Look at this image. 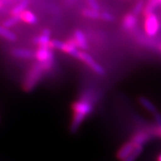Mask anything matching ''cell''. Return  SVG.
Listing matches in <instances>:
<instances>
[{
    "label": "cell",
    "instance_id": "cell-14",
    "mask_svg": "<svg viewBox=\"0 0 161 161\" xmlns=\"http://www.w3.org/2000/svg\"><path fill=\"white\" fill-rule=\"evenodd\" d=\"M139 102H140V104L147 111L150 112L151 114H154L155 113L158 112L156 107L153 104V103L151 101L148 100V98H146V97L141 96V97L139 98Z\"/></svg>",
    "mask_w": 161,
    "mask_h": 161
},
{
    "label": "cell",
    "instance_id": "cell-19",
    "mask_svg": "<svg viewBox=\"0 0 161 161\" xmlns=\"http://www.w3.org/2000/svg\"><path fill=\"white\" fill-rule=\"evenodd\" d=\"M82 14H83L84 17L91 18V19H98V18H100L101 14L99 11L90 8L84 9L83 11H82Z\"/></svg>",
    "mask_w": 161,
    "mask_h": 161
},
{
    "label": "cell",
    "instance_id": "cell-2",
    "mask_svg": "<svg viewBox=\"0 0 161 161\" xmlns=\"http://www.w3.org/2000/svg\"><path fill=\"white\" fill-rule=\"evenodd\" d=\"M51 46H40L35 54V57L38 62L43 66V69L49 70L53 66L54 55L51 50Z\"/></svg>",
    "mask_w": 161,
    "mask_h": 161
},
{
    "label": "cell",
    "instance_id": "cell-22",
    "mask_svg": "<svg viewBox=\"0 0 161 161\" xmlns=\"http://www.w3.org/2000/svg\"><path fill=\"white\" fill-rule=\"evenodd\" d=\"M100 18H102V19L106 22H113L114 20V16H113L110 13H109V12L107 11H104L102 12V13H101Z\"/></svg>",
    "mask_w": 161,
    "mask_h": 161
},
{
    "label": "cell",
    "instance_id": "cell-11",
    "mask_svg": "<svg viewBox=\"0 0 161 161\" xmlns=\"http://www.w3.org/2000/svg\"><path fill=\"white\" fill-rule=\"evenodd\" d=\"M134 148V145L131 142H127L119 150V152H117V158L120 160H123L125 158H127L131 153Z\"/></svg>",
    "mask_w": 161,
    "mask_h": 161
},
{
    "label": "cell",
    "instance_id": "cell-8",
    "mask_svg": "<svg viewBox=\"0 0 161 161\" xmlns=\"http://www.w3.org/2000/svg\"><path fill=\"white\" fill-rule=\"evenodd\" d=\"M50 36L51 32L49 29H44L42 34L34 39V43H37L39 46H50Z\"/></svg>",
    "mask_w": 161,
    "mask_h": 161
},
{
    "label": "cell",
    "instance_id": "cell-12",
    "mask_svg": "<svg viewBox=\"0 0 161 161\" xmlns=\"http://www.w3.org/2000/svg\"><path fill=\"white\" fill-rule=\"evenodd\" d=\"M12 55L17 58H22V59H30L35 56V53L28 49H15L12 50Z\"/></svg>",
    "mask_w": 161,
    "mask_h": 161
},
{
    "label": "cell",
    "instance_id": "cell-3",
    "mask_svg": "<svg viewBox=\"0 0 161 161\" xmlns=\"http://www.w3.org/2000/svg\"><path fill=\"white\" fill-rule=\"evenodd\" d=\"M160 27V22H159L158 16L155 14L152 13L146 16L144 28L147 35L149 36V37L155 36L158 33Z\"/></svg>",
    "mask_w": 161,
    "mask_h": 161
},
{
    "label": "cell",
    "instance_id": "cell-4",
    "mask_svg": "<svg viewBox=\"0 0 161 161\" xmlns=\"http://www.w3.org/2000/svg\"><path fill=\"white\" fill-rule=\"evenodd\" d=\"M72 110L74 111V115L85 119L86 116L92 111L93 107L90 102L80 99L72 104Z\"/></svg>",
    "mask_w": 161,
    "mask_h": 161
},
{
    "label": "cell",
    "instance_id": "cell-1",
    "mask_svg": "<svg viewBox=\"0 0 161 161\" xmlns=\"http://www.w3.org/2000/svg\"><path fill=\"white\" fill-rule=\"evenodd\" d=\"M45 69L39 62L32 66L30 71L26 76V78L23 84V89L26 92H31L35 88L37 84L39 83L42 78Z\"/></svg>",
    "mask_w": 161,
    "mask_h": 161
},
{
    "label": "cell",
    "instance_id": "cell-9",
    "mask_svg": "<svg viewBox=\"0 0 161 161\" xmlns=\"http://www.w3.org/2000/svg\"><path fill=\"white\" fill-rule=\"evenodd\" d=\"M151 135L147 132H139L136 133L135 135L133 136V137L130 140V142L135 146V145H142L148 142L150 140Z\"/></svg>",
    "mask_w": 161,
    "mask_h": 161
},
{
    "label": "cell",
    "instance_id": "cell-6",
    "mask_svg": "<svg viewBox=\"0 0 161 161\" xmlns=\"http://www.w3.org/2000/svg\"><path fill=\"white\" fill-rule=\"evenodd\" d=\"M78 59L84 61L86 64H87V65L89 66L96 74H98V75H103L105 73L104 68L102 67L100 64H98L97 62H96L93 58H92L89 54L84 52H80Z\"/></svg>",
    "mask_w": 161,
    "mask_h": 161
},
{
    "label": "cell",
    "instance_id": "cell-24",
    "mask_svg": "<svg viewBox=\"0 0 161 161\" xmlns=\"http://www.w3.org/2000/svg\"><path fill=\"white\" fill-rule=\"evenodd\" d=\"M154 115V118H155L157 124L158 125V126H161V115L158 112L155 113Z\"/></svg>",
    "mask_w": 161,
    "mask_h": 161
},
{
    "label": "cell",
    "instance_id": "cell-20",
    "mask_svg": "<svg viewBox=\"0 0 161 161\" xmlns=\"http://www.w3.org/2000/svg\"><path fill=\"white\" fill-rule=\"evenodd\" d=\"M19 21H21V18H20L19 15H13V17L8 18L4 22L3 26L9 29V28L14 27V26L17 25L18 23H19Z\"/></svg>",
    "mask_w": 161,
    "mask_h": 161
},
{
    "label": "cell",
    "instance_id": "cell-10",
    "mask_svg": "<svg viewBox=\"0 0 161 161\" xmlns=\"http://www.w3.org/2000/svg\"><path fill=\"white\" fill-rule=\"evenodd\" d=\"M74 39L76 41L78 48L80 49H86L88 47L87 40L86 39L85 35L80 30H76L74 33Z\"/></svg>",
    "mask_w": 161,
    "mask_h": 161
},
{
    "label": "cell",
    "instance_id": "cell-5",
    "mask_svg": "<svg viewBox=\"0 0 161 161\" xmlns=\"http://www.w3.org/2000/svg\"><path fill=\"white\" fill-rule=\"evenodd\" d=\"M50 46L52 48H55V49L66 52V53L69 54L75 58H79L80 51L78 49V48L74 47V46L68 43L67 42L65 43V42L60 41L58 40H54L50 42Z\"/></svg>",
    "mask_w": 161,
    "mask_h": 161
},
{
    "label": "cell",
    "instance_id": "cell-17",
    "mask_svg": "<svg viewBox=\"0 0 161 161\" xmlns=\"http://www.w3.org/2000/svg\"><path fill=\"white\" fill-rule=\"evenodd\" d=\"M0 36L9 41H15L17 40V35L3 25L0 26Z\"/></svg>",
    "mask_w": 161,
    "mask_h": 161
},
{
    "label": "cell",
    "instance_id": "cell-7",
    "mask_svg": "<svg viewBox=\"0 0 161 161\" xmlns=\"http://www.w3.org/2000/svg\"><path fill=\"white\" fill-rule=\"evenodd\" d=\"M137 24V18L136 16L133 14H128L122 19V27L125 30L130 31L134 29Z\"/></svg>",
    "mask_w": 161,
    "mask_h": 161
},
{
    "label": "cell",
    "instance_id": "cell-21",
    "mask_svg": "<svg viewBox=\"0 0 161 161\" xmlns=\"http://www.w3.org/2000/svg\"><path fill=\"white\" fill-rule=\"evenodd\" d=\"M144 8H145V4L143 2L139 1L136 3V5H134V8H133V11H132V14H133L137 16L143 11Z\"/></svg>",
    "mask_w": 161,
    "mask_h": 161
},
{
    "label": "cell",
    "instance_id": "cell-25",
    "mask_svg": "<svg viewBox=\"0 0 161 161\" xmlns=\"http://www.w3.org/2000/svg\"><path fill=\"white\" fill-rule=\"evenodd\" d=\"M158 161H161V154H160L158 157Z\"/></svg>",
    "mask_w": 161,
    "mask_h": 161
},
{
    "label": "cell",
    "instance_id": "cell-15",
    "mask_svg": "<svg viewBox=\"0 0 161 161\" xmlns=\"http://www.w3.org/2000/svg\"><path fill=\"white\" fill-rule=\"evenodd\" d=\"M142 150H143V146H142V145H135L131 153L122 161H135L136 159L142 153Z\"/></svg>",
    "mask_w": 161,
    "mask_h": 161
},
{
    "label": "cell",
    "instance_id": "cell-13",
    "mask_svg": "<svg viewBox=\"0 0 161 161\" xmlns=\"http://www.w3.org/2000/svg\"><path fill=\"white\" fill-rule=\"evenodd\" d=\"M19 16L20 18H21V20L25 22L26 23L34 25V24L37 23V18L36 17V15L33 13V12L30 11L25 10V11H24Z\"/></svg>",
    "mask_w": 161,
    "mask_h": 161
},
{
    "label": "cell",
    "instance_id": "cell-18",
    "mask_svg": "<svg viewBox=\"0 0 161 161\" xmlns=\"http://www.w3.org/2000/svg\"><path fill=\"white\" fill-rule=\"evenodd\" d=\"M28 5H29V0H22L12 10V14L20 15L24 11H25Z\"/></svg>",
    "mask_w": 161,
    "mask_h": 161
},
{
    "label": "cell",
    "instance_id": "cell-26",
    "mask_svg": "<svg viewBox=\"0 0 161 161\" xmlns=\"http://www.w3.org/2000/svg\"><path fill=\"white\" fill-rule=\"evenodd\" d=\"M160 50H161V44H160Z\"/></svg>",
    "mask_w": 161,
    "mask_h": 161
},
{
    "label": "cell",
    "instance_id": "cell-16",
    "mask_svg": "<svg viewBox=\"0 0 161 161\" xmlns=\"http://www.w3.org/2000/svg\"><path fill=\"white\" fill-rule=\"evenodd\" d=\"M160 3V0H149V1L148 2V3L146 4V5H145L144 10L143 11H142V13L144 14L145 16H147L150 14L154 13V10L156 9V8L158 7Z\"/></svg>",
    "mask_w": 161,
    "mask_h": 161
},
{
    "label": "cell",
    "instance_id": "cell-23",
    "mask_svg": "<svg viewBox=\"0 0 161 161\" xmlns=\"http://www.w3.org/2000/svg\"><path fill=\"white\" fill-rule=\"evenodd\" d=\"M86 3H87L88 5L90 6V8L99 11V5H98V3H97L96 0H86Z\"/></svg>",
    "mask_w": 161,
    "mask_h": 161
}]
</instances>
